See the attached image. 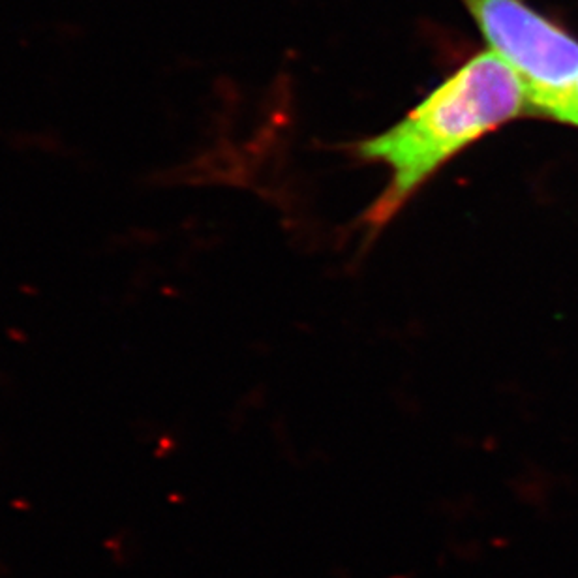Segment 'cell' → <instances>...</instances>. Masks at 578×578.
I'll return each instance as SVG.
<instances>
[{
	"mask_svg": "<svg viewBox=\"0 0 578 578\" xmlns=\"http://www.w3.org/2000/svg\"><path fill=\"white\" fill-rule=\"evenodd\" d=\"M522 115L533 109L513 68L492 51L467 58L402 120L355 145V156L391 171L366 222L387 224L449 160Z\"/></svg>",
	"mask_w": 578,
	"mask_h": 578,
	"instance_id": "6da1fadb",
	"label": "cell"
},
{
	"mask_svg": "<svg viewBox=\"0 0 578 578\" xmlns=\"http://www.w3.org/2000/svg\"><path fill=\"white\" fill-rule=\"evenodd\" d=\"M488 49L528 90L533 115L558 118L578 81V40L526 0H462Z\"/></svg>",
	"mask_w": 578,
	"mask_h": 578,
	"instance_id": "7a4b0ae2",
	"label": "cell"
},
{
	"mask_svg": "<svg viewBox=\"0 0 578 578\" xmlns=\"http://www.w3.org/2000/svg\"><path fill=\"white\" fill-rule=\"evenodd\" d=\"M556 120L563 124H571V126H577L578 128V81L575 85L573 92L569 94L567 102H565V106L562 107V111H560Z\"/></svg>",
	"mask_w": 578,
	"mask_h": 578,
	"instance_id": "3957f363",
	"label": "cell"
}]
</instances>
